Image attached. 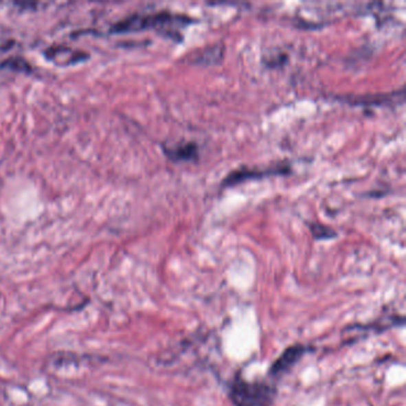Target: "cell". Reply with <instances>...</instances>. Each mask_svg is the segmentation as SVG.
<instances>
[{"mask_svg": "<svg viewBox=\"0 0 406 406\" xmlns=\"http://www.w3.org/2000/svg\"><path fill=\"white\" fill-rule=\"evenodd\" d=\"M339 99L343 100L346 103L353 104V105H363V106H381V105H387V104L398 103L399 100H404V91L403 89L399 92L387 94H370V95H363V97H339Z\"/></svg>", "mask_w": 406, "mask_h": 406, "instance_id": "obj_4", "label": "cell"}, {"mask_svg": "<svg viewBox=\"0 0 406 406\" xmlns=\"http://www.w3.org/2000/svg\"><path fill=\"white\" fill-rule=\"evenodd\" d=\"M223 47H209L206 49L201 50V53L196 54L194 56V63L201 65H211V63H218L223 56Z\"/></svg>", "mask_w": 406, "mask_h": 406, "instance_id": "obj_7", "label": "cell"}, {"mask_svg": "<svg viewBox=\"0 0 406 406\" xmlns=\"http://www.w3.org/2000/svg\"><path fill=\"white\" fill-rule=\"evenodd\" d=\"M232 401L237 406H269L273 390L264 384H249L236 380L232 386Z\"/></svg>", "mask_w": 406, "mask_h": 406, "instance_id": "obj_2", "label": "cell"}, {"mask_svg": "<svg viewBox=\"0 0 406 406\" xmlns=\"http://www.w3.org/2000/svg\"><path fill=\"white\" fill-rule=\"evenodd\" d=\"M304 353H305L304 347H292V348L287 349L285 350V353L282 354V357L273 365V373L278 374V373L286 371L295 361H298Z\"/></svg>", "mask_w": 406, "mask_h": 406, "instance_id": "obj_6", "label": "cell"}, {"mask_svg": "<svg viewBox=\"0 0 406 406\" xmlns=\"http://www.w3.org/2000/svg\"><path fill=\"white\" fill-rule=\"evenodd\" d=\"M308 227H310V232L316 240H329V238H334L337 235L332 229L326 227L323 224L311 223L308 224Z\"/></svg>", "mask_w": 406, "mask_h": 406, "instance_id": "obj_8", "label": "cell"}, {"mask_svg": "<svg viewBox=\"0 0 406 406\" xmlns=\"http://www.w3.org/2000/svg\"><path fill=\"white\" fill-rule=\"evenodd\" d=\"M167 157L174 162H188L198 159V146L194 142H183L175 144L174 147L163 148Z\"/></svg>", "mask_w": 406, "mask_h": 406, "instance_id": "obj_5", "label": "cell"}, {"mask_svg": "<svg viewBox=\"0 0 406 406\" xmlns=\"http://www.w3.org/2000/svg\"><path fill=\"white\" fill-rule=\"evenodd\" d=\"M292 173V168L289 163L280 162L275 165L262 167V168H248L242 167L238 170H232L225 178L222 180V188H230L236 186L238 183H246L249 180H260L267 177H275V175H289Z\"/></svg>", "mask_w": 406, "mask_h": 406, "instance_id": "obj_3", "label": "cell"}, {"mask_svg": "<svg viewBox=\"0 0 406 406\" xmlns=\"http://www.w3.org/2000/svg\"><path fill=\"white\" fill-rule=\"evenodd\" d=\"M194 18L188 17L185 14H173L170 11H160L154 14H136L124 18L120 22L113 24L111 32H141L148 29H161L166 30L168 35H172V32L180 30L188 24H192Z\"/></svg>", "mask_w": 406, "mask_h": 406, "instance_id": "obj_1", "label": "cell"}]
</instances>
